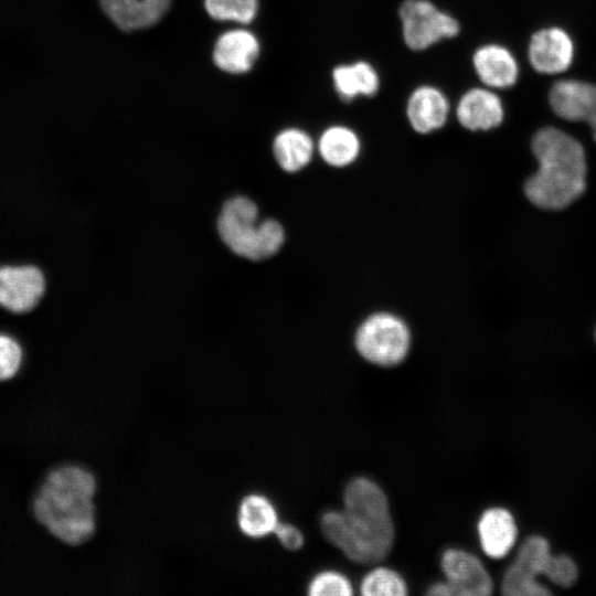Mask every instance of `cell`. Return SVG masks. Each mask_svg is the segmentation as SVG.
I'll return each mask as SVG.
<instances>
[{
  "instance_id": "20",
  "label": "cell",
  "mask_w": 596,
  "mask_h": 596,
  "mask_svg": "<svg viewBox=\"0 0 596 596\" xmlns=\"http://www.w3.org/2000/svg\"><path fill=\"white\" fill-rule=\"evenodd\" d=\"M273 151L276 161L285 171L296 172L310 162L313 141L306 131L287 128L275 137Z\"/></svg>"
},
{
  "instance_id": "6",
  "label": "cell",
  "mask_w": 596,
  "mask_h": 596,
  "mask_svg": "<svg viewBox=\"0 0 596 596\" xmlns=\"http://www.w3.org/2000/svg\"><path fill=\"white\" fill-rule=\"evenodd\" d=\"M405 44L414 51L428 49L444 39L456 36L458 21L428 0H405L398 10Z\"/></svg>"
},
{
  "instance_id": "9",
  "label": "cell",
  "mask_w": 596,
  "mask_h": 596,
  "mask_svg": "<svg viewBox=\"0 0 596 596\" xmlns=\"http://www.w3.org/2000/svg\"><path fill=\"white\" fill-rule=\"evenodd\" d=\"M552 110L570 121H585L596 141V85L577 79H561L550 93Z\"/></svg>"
},
{
  "instance_id": "7",
  "label": "cell",
  "mask_w": 596,
  "mask_h": 596,
  "mask_svg": "<svg viewBox=\"0 0 596 596\" xmlns=\"http://www.w3.org/2000/svg\"><path fill=\"white\" fill-rule=\"evenodd\" d=\"M554 555L549 542L542 536L529 538L520 547L514 562L508 567L502 579V593L508 596H545L551 592L536 578H550Z\"/></svg>"
},
{
  "instance_id": "13",
  "label": "cell",
  "mask_w": 596,
  "mask_h": 596,
  "mask_svg": "<svg viewBox=\"0 0 596 596\" xmlns=\"http://www.w3.org/2000/svg\"><path fill=\"white\" fill-rule=\"evenodd\" d=\"M456 115L460 125L469 130H490L498 127L504 116L501 99L487 88H471L459 99Z\"/></svg>"
},
{
  "instance_id": "1",
  "label": "cell",
  "mask_w": 596,
  "mask_h": 596,
  "mask_svg": "<svg viewBox=\"0 0 596 596\" xmlns=\"http://www.w3.org/2000/svg\"><path fill=\"white\" fill-rule=\"evenodd\" d=\"M319 525L330 544L363 565L383 561L395 538L389 498L377 482L365 476H356L345 485L342 509L324 511Z\"/></svg>"
},
{
  "instance_id": "14",
  "label": "cell",
  "mask_w": 596,
  "mask_h": 596,
  "mask_svg": "<svg viewBox=\"0 0 596 596\" xmlns=\"http://www.w3.org/2000/svg\"><path fill=\"white\" fill-rule=\"evenodd\" d=\"M449 102L441 91L430 85L417 87L411 94L406 115L412 128L419 134H429L447 121Z\"/></svg>"
},
{
  "instance_id": "3",
  "label": "cell",
  "mask_w": 596,
  "mask_h": 596,
  "mask_svg": "<svg viewBox=\"0 0 596 596\" xmlns=\"http://www.w3.org/2000/svg\"><path fill=\"white\" fill-rule=\"evenodd\" d=\"M539 168L524 185L528 199L546 210H561L574 202L586 187V156L571 135L555 128L540 129L532 138Z\"/></svg>"
},
{
  "instance_id": "19",
  "label": "cell",
  "mask_w": 596,
  "mask_h": 596,
  "mask_svg": "<svg viewBox=\"0 0 596 596\" xmlns=\"http://www.w3.org/2000/svg\"><path fill=\"white\" fill-rule=\"evenodd\" d=\"M333 86L340 98L350 102L356 96H373L380 87L375 68L365 61L338 65L332 71Z\"/></svg>"
},
{
  "instance_id": "25",
  "label": "cell",
  "mask_w": 596,
  "mask_h": 596,
  "mask_svg": "<svg viewBox=\"0 0 596 596\" xmlns=\"http://www.w3.org/2000/svg\"><path fill=\"white\" fill-rule=\"evenodd\" d=\"M22 352L9 337L0 336V381L11 379L19 370Z\"/></svg>"
},
{
  "instance_id": "17",
  "label": "cell",
  "mask_w": 596,
  "mask_h": 596,
  "mask_svg": "<svg viewBox=\"0 0 596 596\" xmlns=\"http://www.w3.org/2000/svg\"><path fill=\"white\" fill-rule=\"evenodd\" d=\"M479 79L488 87L508 88L518 79L519 67L511 52L499 44L479 47L472 57Z\"/></svg>"
},
{
  "instance_id": "16",
  "label": "cell",
  "mask_w": 596,
  "mask_h": 596,
  "mask_svg": "<svg viewBox=\"0 0 596 596\" xmlns=\"http://www.w3.org/2000/svg\"><path fill=\"white\" fill-rule=\"evenodd\" d=\"M480 546L491 558L504 557L515 543L518 530L512 514L503 508H489L477 523Z\"/></svg>"
},
{
  "instance_id": "27",
  "label": "cell",
  "mask_w": 596,
  "mask_h": 596,
  "mask_svg": "<svg viewBox=\"0 0 596 596\" xmlns=\"http://www.w3.org/2000/svg\"><path fill=\"white\" fill-rule=\"evenodd\" d=\"M426 594L432 596H453L451 588L445 579L430 584L426 589Z\"/></svg>"
},
{
  "instance_id": "2",
  "label": "cell",
  "mask_w": 596,
  "mask_h": 596,
  "mask_svg": "<svg viewBox=\"0 0 596 596\" xmlns=\"http://www.w3.org/2000/svg\"><path fill=\"white\" fill-rule=\"evenodd\" d=\"M94 475L82 466L63 465L51 470L33 499L35 519L56 539L78 545L95 533Z\"/></svg>"
},
{
  "instance_id": "10",
  "label": "cell",
  "mask_w": 596,
  "mask_h": 596,
  "mask_svg": "<svg viewBox=\"0 0 596 596\" xmlns=\"http://www.w3.org/2000/svg\"><path fill=\"white\" fill-rule=\"evenodd\" d=\"M573 56V41L561 28L542 29L530 40L529 61L539 73H563L571 66Z\"/></svg>"
},
{
  "instance_id": "22",
  "label": "cell",
  "mask_w": 596,
  "mask_h": 596,
  "mask_svg": "<svg viewBox=\"0 0 596 596\" xmlns=\"http://www.w3.org/2000/svg\"><path fill=\"white\" fill-rule=\"evenodd\" d=\"M359 589L364 596H405L408 593L404 577L394 568L382 565L363 575Z\"/></svg>"
},
{
  "instance_id": "5",
  "label": "cell",
  "mask_w": 596,
  "mask_h": 596,
  "mask_svg": "<svg viewBox=\"0 0 596 596\" xmlns=\"http://www.w3.org/2000/svg\"><path fill=\"white\" fill-rule=\"evenodd\" d=\"M355 349L368 362L379 366L400 364L411 348V333L398 317L381 312L370 316L356 330Z\"/></svg>"
},
{
  "instance_id": "11",
  "label": "cell",
  "mask_w": 596,
  "mask_h": 596,
  "mask_svg": "<svg viewBox=\"0 0 596 596\" xmlns=\"http://www.w3.org/2000/svg\"><path fill=\"white\" fill-rule=\"evenodd\" d=\"M44 291L42 273L33 266L0 268V305L14 312L32 309Z\"/></svg>"
},
{
  "instance_id": "15",
  "label": "cell",
  "mask_w": 596,
  "mask_h": 596,
  "mask_svg": "<svg viewBox=\"0 0 596 596\" xmlns=\"http://www.w3.org/2000/svg\"><path fill=\"white\" fill-rule=\"evenodd\" d=\"M109 19L124 31L156 24L168 12L171 0H99Z\"/></svg>"
},
{
  "instance_id": "23",
  "label": "cell",
  "mask_w": 596,
  "mask_h": 596,
  "mask_svg": "<svg viewBox=\"0 0 596 596\" xmlns=\"http://www.w3.org/2000/svg\"><path fill=\"white\" fill-rule=\"evenodd\" d=\"M210 17L219 21L251 22L258 9L257 0H204Z\"/></svg>"
},
{
  "instance_id": "12",
  "label": "cell",
  "mask_w": 596,
  "mask_h": 596,
  "mask_svg": "<svg viewBox=\"0 0 596 596\" xmlns=\"http://www.w3.org/2000/svg\"><path fill=\"white\" fill-rule=\"evenodd\" d=\"M259 55V43L247 30H231L215 42L213 61L215 65L231 74L248 72Z\"/></svg>"
},
{
  "instance_id": "26",
  "label": "cell",
  "mask_w": 596,
  "mask_h": 596,
  "mask_svg": "<svg viewBox=\"0 0 596 596\" xmlns=\"http://www.w3.org/2000/svg\"><path fill=\"white\" fill-rule=\"evenodd\" d=\"M274 534L280 544L289 551H297L305 544V536L302 532L291 523L279 522L274 531Z\"/></svg>"
},
{
  "instance_id": "24",
  "label": "cell",
  "mask_w": 596,
  "mask_h": 596,
  "mask_svg": "<svg viewBox=\"0 0 596 596\" xmlns=\"http://www.w3.org/2000/svg\"><path fill=\"white\" fill-rule=\"evenodd\" d=\"M307 593L310 596H351L354 594V586L342 572L323 570L310 578Z\"/></svg>"
},
{
  "instance_id": "4",
  "label": "cell",
  "mask_w": 596,
  "mask_h": 596,
  "mask_svg": "<svg viewBox=\"0 0 596 596\" xmlns=\"http://www.w3.org/2000/svg\"><path fill=\"white\" fill-rule=\"evenodd\" d=\"M257 206L244 196L225 202L217 221L222 241L237 255L258 260L278 252L285 240L281 225L266 220L256 225Z\"/></svg>"
},
{
  "instance_id": "21",
  "label": "cell",
  "mask_w": 596,
  "mask_h": 596,
  "mask_svg": "<svg viewBox=\"0 0 596 596\" xmlns=\"http://www.w3.org/2000/svg\"><path fill=\"white\" fill-rule=\"evenodd\" d=\"M318 150L330 166L344 167L352 163L360 152L358 135L344 126H331L320 136Z\"/></svg>"
},
{
  "instance_id": "8",
  "label": "cell",
  "mask_w": 596,
  "mask_h": 596,
  "mask_svg": "<svg viewBox=\"0 0 596 596\" xmlns=\"http://www.w3.org/2000/svg\"><path fill=\"white\" fill-rule=\"evenodd\" d=\"M439 565L453 596H487L493 590L492 578L482 562L464 549L444 550Z\"/></svg>"
},
{
  "instance_id": "18",
  "label": "cell",
  "mask_w": 596,
  "mask_h": 596,
  "mask_svg": "<svg viewBox=\"0 0 596 596\" xmlns=\"http://www.w3.org/2000/svg\"><path fill=\"white\" fill-rule=\"evenodd\" d=\"M278 523L277 509L267 497L251 493L242 499L237 510V524L245 535L262 539L274 533Z\"/></svg>"
}]
</instances>
